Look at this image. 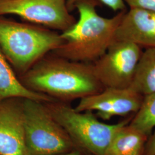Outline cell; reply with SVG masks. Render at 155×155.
Listing matches in <instances>:
<instances>
[{
	"label": "cell",
	"instance_id": "obj_12",
	"mask_svg": "<svg viewBox=\"0 0 155 155\" xmlns=\"http://www.w3.org/2000/svg\"><path fill=\"white\" fill-rule=\"evenodd\" d=\"M148 138L128 124L116 133L104 155H127L143 151Z\"/></svg>",
	"mask_w": 155,
	"mask_h": 155
},
{
	"label": "cell",
	"instance_id": "obj_1",
	"mask_svg": "<svg viewBox=\"0 0 155 155\" xmlns=\"http://www.w3.org/2000/svg\"><path fill=\"white\" fill-rule=\"evenodd\" d=\"M18 78L29 90L66 103L105 88L95 76L92 63L72 61L52 52Z\"/></svg>",
	"mask_w": 155,
	"mask_h": 155
},
{
	"label": "cell",
	"instance_id": "obj_7",
	"mask_svg": "<svg viewBox=\"0 0 155 155\" xmlns=\"http://www.w3.org/2000/svg\"><path fill=\"white\" fill-rule=\"evenodd\" d=\"M141 53L137 45L116 40L92 63L94 74L105 88L130 87Z\"/></svg>",
	"mask_w": 155,
	"mask_h": 155
},
{
	"label": "cell",
	"instance_id": "obj_9",
	"mask_svg": "<svg viewBox=\"0 0 155 155\" xmlns=\"http://www.w3.org/2000/svg\"><path fill=\"white\" fill-rule=\"evenodd\" d=\"M24 100L0 102V155H30L26 144Z\"/></svg>",
	"mask_w": 155,
	"mask_h": 155
},
{
	"label": "cell",
	"instance_id": "obj_19",
	"mask_svg": "<svg viewBox=\"0 0 155 155\" xmlns=\"http://www.w3.org/2000/svg\"><path fill=\"white\" fill-rule=\"evenodd\" d=\"M143 151H137L127 155H143Z\"/></svg>",
	"mask_w": 155,
	"mask_h": 155
},
{
	"label": "cell",
	"instance_id": "obj_14",
	"mask_svg": "<svg viewBox=\"0 0 155 155\" xmlns=\"http://www.w3.org/2000/svg\"><path fill=\"white\" fill-rule=\"evenodd\" d=\"M129 125L150 137L155 127V91L144 95L140 107Z\"/></svg>",
	"mask_w": 155,
	"mask_h": 155
},
{
	"label": "cell",
	"instance_id": "obj_4",
	"mask_svg": "<svg viewBox=\"0 0 155 155\" xmlns=\"http://www.w3.org/2000/svg\"><path fill=\"white\" fill-rule=\"evenodd\" d=\"M51 114L65 130L77 150L85 154L104 155L111 141L121 127L130 122L132 114L121 122H101L93 111H78L68 103L44 102Z\"/></svg>",
	"mask_w": 155,
	"mask_h": 155
},
{
	"label": "cell",
	"instance_id": "obj_6",
	"mask_svg": "<svg viewBox=\"0 0 155 155\" xmlns=\"http://www.w3.org/2000/svg\"><path fill=\"white\" fill-rule=\"evenodd\" d=\"M8 15L61 32L77 21L68 9L67 0H0V16Z\"/></svg>",
	"mask_w": 155,
	"mask_h": 155
},
{
	"label": "cell",
	"instance_id": "obj_5",
	"mask_svg": "<svg viewBox=\"0 0 155 155\" xmlns=\"http://www.w3.org/2000/svg\"><path fill=\"white\" fill-rule=\"evenodd\" d=\"M26 144L30 155H55L77 150L45 103L24 100Z\"/></svg>",
	"mask_w": 155,
	"mask_h": 155
},
{
	"label": "cell",
	"instance_id": "obj_15",
	"mask_svg": "<svg viewBox=\"0 0 155 155\" xmlns=\"http://www.w3.org/2000/svg\"><path fill=\"white\" fill-rule=\"evenodd\" d=\"M77 0H67V5L70 11L74 10V5ZM105 4L111 10L115 12H121L125 10L126 4L124 0H98Z\"/></svg>",
	"mask_w": 155,
	"mask_h": 155
},
{
	"label": "cell",
	"instance_id": "obj_16",
	"mask_svg": "<svg viewBox=\"0 0 155 155\" xmlns=\"http://www.w3.org/2000/svg\"><path fill=\"white\" fill-rule=\"evenodd\" d=\"M130 8H136L155 12V0H124Z\"/></svg>",
	"mask_w": 155,
	"mask_h": 155
},
{
	"label": "cell",
	"instance_id": "obj_18",
	"mask_svg": "<svg viewBox=\"0 0 155 155\" xmlns=\"http://www.w3.org/2000/svg\"><path fill=\"white\" fill-rule=\"evenodd\" d=\"M87 155L85 154L83 152L78 150H74L72 151H70L68 152H66V153H61V154H58V155Z\"/></svg>",
	"mask_w": 155,
	"mask_h": 155
},
{
	"label": "cell",
	"instance_id": "obj_3",
	"mask_svg": "<svg viewBox=\"0 0 155 155\" xmlns=\"http://www.w3.org/2000/svg\"><path fill=\"white\" fill-rule=\"evenodd\" d=\"M63 42L58 31L0 16V48L18 77Z\"/></svg>",
	"mask_w": 155,
	"mask_h": 155
},
{
	"label": "cell",
	"instance_id": "obj_8",
	"mask_svg": "<svg viewBox=\"0 0 155 155\" xmlns=\"http://www.w3.org/2000/svg\"><path fill=\"white\" fill-rule=\"evenodd\" d=\"M144 96L130 87H105L101 92L79 100L75 109L97 111V116L109 120L114 116H129L139 110Z\"/></svg>",
	"mask_w": 155,
	"mask_h": 155
},
{
	"label": "cell",
	"instance_id": "obj_13",
	"mask_svg": "<svg viewBox=\"0 0 155 155\" xmlns=\"http://www.w3.org/2000/svg\"><path fill=\"white\" fill-rule=\"evenodd\" d=\"M130 87L142 95L155 91V47L141 53Z\"/></svg>",
	"mask_w": 155,
	"mask_h": 155
},
{
	"label": "cell",
	"instance_id": "obj_10",
	"mask_svg": "<svg viewBox=\"0 0 155 155\" xmlns=\"http://www.w3.org/2000/svg\"><path fill=\"white\" fill-rule=\"evenodd\" d=\"M116 40L146 48L155 47V12L130 8L125 12L116 35Z\"/></svg>",
	"mask_w": 155,
	"mask_h": 155
},
{
	"label": "cell",
	"instance_id": "obj_11",
	"mask_svg": "<svg viewBox=\"0 0 155 155\" xmlns=\"http://www.w3.org/2000/svg\"><path fill=\"white\" fill-rule=\"evenodd\" d=\"M11 98L38 101H55L44 94L34 92L25 87L0 48V102Z\"/></svg>",
	"mask_w": 155,
	"mask_h": 155
},
{
	"label": "cell",
	"instance_id": "obj_2",
	"mask_svg": "<svg viewBox=\"0 0 155 155\" xmlns=\"http://www.w3.org/2000/svg\"><path fill=\"white\" fill-rule=\"evenodd\" d=\"M98 0H77L79 17L72 27L61 32L64 42L52 53L72 61L93 63L116 41L117 29L125 10L106 18L97 11Z\"/></svg>",
	"mask_w": 155,
	"mask_h": 155
},
{
	"label": "cell",
	"instance_id": "obj_17",
	"mask_svg": "<svg viewBox=\"0 0 155 155\" xmlns=\"http://www.w3.org/2000/svg\"><path fill=\"white\" fill-rule=\"evenodd\" d=\"M143 155H155V130L148 138L144 146Z\"/></svg>",
	"mask_w": 155,
	"mask_h": 155
}]
</instances>
